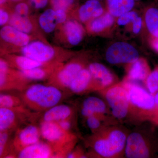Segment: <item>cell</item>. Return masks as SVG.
Masks as SVG:
<instances>
[{
    "label": "cell",
    "mask_w": 158,
    "mask_h": 158,
    "mask_svg": "<svg viewBox=\"0 0 158 158\" xmlns=\"http://www.w3.org/2000/svg\"><path fill=\"white\" fill-rule=\"evenodd\" d=\"M62 97L61 91L53 86L36 84L29 87L23 99L30 107L37 110L49 109L57 105Z\"/></svg>",
    "instance_id": "6da1fadb"
},
{
    "label": "cell",
    "mask_w": 158,
    "mask_h": 158,
    "mask_svg": "<svg viewBox=\"0 0 158 158\" xmlns=\"http://www.w3.org/2000/svg\"><path fill=\"white\" fill-rule=\"evenodd\" d=\"M127 137L121 130L114 128L108 130L95 141L94 148L98 154L103 157L118 156L125 148Z\"/></svg>",
    "instance_id": "7a4b0ae2"
},
{
    "label": "cell",
    "mask_w": 158,
    "mask_h": 158,
    "mask_svg": "<svg viewBox=\"0 0 158 158\" xmlns=\"http://www.w3.org/2000/svg\"><path fill=\"white\" fill-rule=\"evenodd\" d=\"M106 98L113 116L118 118L126 116L130 102L128 92L125 87L117 86L110 88L106 93Z\"/></svg>",
    "instance_id": "3957f363"
},
{
    "label": "cell",
    "mask_w": 158,
    "mask_h": 158,
    "mask_svg": "<svg viewBox=\"0 0 158 158\" xmlns=\"http://www.w3.org/2000/svg\"><path fill=\"white\" fill-rule=\"evenodd\" d=\"M139 58L138 51L127 43H116L107 51L106 58L109 63L116 64L122 63H132Z\"/></svg>",
    "instance_id": "277c9868"
},
{
    "label": "cell",
    "mask_w": 158,
    "mask_h": 158,
    "mask_svg": "<svg viewBox=\"0 0 158 158\" xmlns=\"http://www.w3.org/2000/svg\"><path fill=\"white\" fill-rule=\"evenodd\" d=\"M125 153L127 158L148 157L149 148L143 135L138 132L130 134L127 139Z\"/></svg>",
    "instance_id": "5b68a950"
},
{
    "label": "cell",
    "mask_w": 158,
    "mask_h": 158,
    "mask_svg": "<svg viewBox=\"0 0 158 158\" xmlns=\"http://www.w3.org/2000/svg\"><path fill=\"white\" fill-rule=\"evenodd\" d=\"M128 92L130 103L141 110H151L156 106L155 98L138 85L128 84L125 86Z\"/></svg>",
    "instance_id": "8992f818"
},
{
    "label": "cell",
    "mask_w": 158,
    "mask_h": 158,
    "mask_svg": "<svg viewBox=\"0 0 158 158\" xmlns=\"http://www.w3.org/2000/svg\"><path fill=\"white\" fill-rule=\"evenodd\" d=\"M22 52L24 56L41 63L50 60L55 55L52 48L40 41L28 44L23 47Z\"/></svg>",
    "instance_id": "52a82bcc"
},
{
    "label": "cell",
    "mask_w": 158,
    "mask_h": 158,
    "mask_svg": "<svg viewBox=\"0 0 158 158\" xmlns=\"http://www.w3.org/2000/svg\"><path fill=\"white\" fill-rule=\"evenodd\" d=\"M0 35L4 41L17 46H25L30 40L27 34L10 25L3 27L0 31Z\"/></svg>",
    "instance_id": "ba28073f"
},
{
    "label": "cell",
    "mask_w": 158,
    "mask_h": 158,
    "mask_svg": "<svg viewBox=\"0 0 158 158\" xmlns=\"http://www.w3.org/2000/svg\"><path fill=\"white\" fill-rule=\"evenodd\" d=\"M40 131L44 139L53 143L62 141L66 135V131L56 122L44 121L40 125Z\"/></svg>",
    "instance_id": "9c48e42d"
},
{
    "label": "cell",
    "mask_w": 158,
    "mask_h": 158,
    "mask_svg": "<svg viewBox=\"0 0 158 158\" xmlns=\"http://www.w3.org/2000/svg\"><path fill=\"white\" fill-rule=\"evenodd\" d=\"M52 154L51 148L45 143L37 142L23 148L18 155L20 158H47Z\"/></svg>",
    "instance_id": "30bf717a"
},
{
    "label": "cell",
    "mask_w": 158,
    "mask_h": 158,
    "mask_svg": "<svg viewBox=\"0 0 158 158\" xmlns=\"http://www.w3.org/2000/svg\"><path fill=\"white\" fill-rule=\"evenodd\" d=\"M40 135L39 130L36 127L29 126L19 132L15 143L18 147L23 149L39 142Z\"/></svg>",
    "instance_id": "8fae6325"
},
{
    "label": "cell",
    "mask_w": 158,
    "mask_h": 158,
    "mask_svg": "<svg viewBox=\"0 0 158 158\" xmlns=\"http://www.w3.org/2000/svg\"><path fill=\"white\" fill-rule=\"evenodd\" d=\"M103 13L101 3L98 0H88L80 8L79 18L82 22H85L91 18L99 17Z\"/></svg>",
    "instance_id": "7c38bea8"
},
{
    "label": "cell",
    "mask_w": 158,
    "mask_h": 158,
    "mask_svg": "<svg viewBox=\"0 0 158 158\" xmlns=\"http://www.w3.org/2000/svg\"><path fill=\"white\" fill-rule=\"evenodd\" d=\"M82 69L81 66L78 63L68 64L58 73L59 83L63 87L69 88L72 82Z\"/></svg>",
    "instance_id": "4fadbf2b"
},
{
    "label": "cell",
    "mask_w": 158,
    "mask_h": 158,
    "mask_svg": "<svg viewBox=\"0 0 158 158\" xmlns=\"http://www.w3.org/2000/svg\"><path fill=\"white\" fill-rule=\"evenodd\" d=\"M65 35L71 45H77L81 41L83 37V29L81 25L75 20H69L64 26Z\"/></svg>",
    "instance_id": "5bb4252c"
},
{
    "label": "cell",
    "mask_w": 158,
    "mask_h": 158,
    "mask_svg": "<svg viewBox=\"0 0 158 158\" xmlns=\"http://www.w3.org/2000/svg\"><path fill=\"white\" fill-rule=\"evenodd\" d=\"M89 70L92 76L99 81L104 87L109 86L113 83V78L112 74L104 65L100 63H91L89 65Z\"/></svg>",
    "instance_id": "9a60e30c"
},
{
    "label": "cell",
    "mask_w": 158,
    "mask_h": 158,
    "mask_svg": "<svg viewBox=\"0 0 158 158\" xmlns=\"http://www.w3.org/2000/svg\"><path fill=\"white\" fill-rule=\"evenodd\" d=\"M71 113V110L68 106L65 105H56L45 112L44 115V120L57 122L67 119Z\"/></svg>",
    "instance_id": "2e32d148"
},
{
    "label": "cell",
    "mask_w": 158,
    "mask_h": 158,
    "mask_svg": "<svg viewBox=\"0 0 158 158\" xmlns=\"http://www.w3.org/2000/svg\"><path fill=\"white\" fill-rule=\"evenodd\" d=\"M135 0H107L109 11L113 16L118 17L131 10Z\"/></svg>",
    "instance_id": "e0dca14e"
},
{
    "label": "cell",
    "mask_w": 158,
    "mask_h": 158,
    "mask_svg": "<svg viewBox=\"0 0 158 158\" xmlns=\"http://www.w3.org/2000/svg\"><path fill=\"white\" fill-rule=\"evenodd\" d=\"M91 77L92 75L89 70L82 69L72 82L69 88L74 93H81L87 89L90 84Z\"/></svg>",
    "instance_id": "ac0fdd59"
},
{
    "label": "cell",
    "mask_w": 158,
    "mask_h": 158,
    "mask_svg": "<svg viewBox=\"0 0 158 158\" xmlns=\"http://www.w3.org/2000/svg\"><path fill=\"white\" fill-rule=\"evenodd\" d=\"M39 23L41 28L46 33L52 32L58 24L56 10L52 9L45 10L40 16Z\"/></svg>",
    "instance_id": "d6986e66"
},
{
    "label": "cell",
    "mask_w": 158,
    "mask_h": 158,
    "mask_svg": "<svg viewBox=\"0 0 158 158\" xmlns=\"http://www.w3.org/2000/svg\"><path fill=\"white\" fill-rule=\"evenodd\" d=\"M145 20L147 28L151 34L158 39V9L150 7L145 12Z\"/></svg>",
    "instance_id": "ffe728a7"
},
{
    "label": "cell",
    "mask_w": 158,
    "mask_h": 158,
    "mask_svg": "<svg viewBox=\"0 0 158 158\" xmlns=\"http://www.w3.org/2000/svg\"><path fill=\"white\" fill-rule=\"evenodd\" d=\"M148 69L143 60H137L133 63L129 73V78L134 81H142L147 77Z\"/></svg>",
    "instance_id": "44dd1931"
},
{
    "label": "cell",
    "mask_w": 158,
    "mask_h": 158,
    "mask_svg": "<svg viewBox=\"0 0 158 158\" xmlns=\"http://www.w3.org/2000/svg\"><path fill=\"white\" fill-rule=\"evenodd\" d=\"M9 24L19 31L28 34L32 31L33 27L27 16H22L15 13L9 21Z\"/></svg>",
    "instance_id": "7402d4cb"
},
{
    "label": "cell",
    "mask_w": 158,
    "mask_h": 158,
    "mask_svg": "<svg viewBox=\"0 0 158 158\" xmlns=\"http://www.w3.org/2000/svg\"><path fill=\"white\" fill-rule=\"evenodd\" d=\"M16 116L12 109L0 108V131H6L14 124Z\"/></svg>",
    "instance_id": "603a6c76"
},
{
    "label": "cell",
    "mask_w": 158,
    "mask_h": 158,
    "mask_svg": "<svg viewBox=\"0 0 158 158\" xmlns=\"http://www.w3.org/2000/svg\"><path fill=\"white\" fill-rule=\"evenodd\" d=\"M113 22V15L110 13H107L94 20L90 23V29L94 32L98 33L112 25Z\"/></svg>",
    "instance_id": "cb8c5ba5"
},
{
    "label": "cell",
    "mask_w": 158,
    "mask_h": 158,
    "mask_svg": "<svg viewBox=\"0 0 158 158\" xmlns=\"http://www.w3.org/2000/svg\"><path fill=\"white\" fill-rule=\"evenodd\" d=\"M83 107L87 108L95 114L105 113L106 110V106L101 99L95 97H89L83 102Z\"/></svg>",
    "instance_id": "d4e9b609"
},
{
    "label": "cell",
    "mask_w": 158,
    "mask_h": 158,
    "mask_svg": "<svg viewBox=\"0 0 158 158\" xmlns=\"http://www.w3.org/2000/svg\"><path fill=\"white\" fill-rule=\"evenodd\" d=\"M15 62L21 70H27L36 67H40L42 63L26 56H19L16 58Z\"/></svg>",
    "instance_id": "484cf974"
},
{
    "label": "cell",
    "mask_w": 158,
    "mask_h": 158,
    "mask_svg": "<svg viewBox=\"0 0 158 158\" xmlns=\"http://www.w3.org/2000/svg\"><path fill=\"white\" fill-rule=\"evenodd\" d=\"M40 67H36L27 70H21V73L23 76L27 78L34 80H41L45 77V72L44 70Z\"/></svg>",
    "instance_id": "4316f807"
},
{
    "label": "cell",
    "mask_w": 158,
    "mask_h": 158,
    "mask_svg": "<svg viewBox=\"0 0 158 158\" xmlns=\"http://www.w3.org/2000/svg\"><path fill=\"white\" fill-rule=\"evenodd\" d=\"M19 104V100L15 97L6 94H1L0 95L1 107L11 109V108L16 107Z\"/></svg>",
    "instance_id": "83f0119b"
},
{
    "label": "cell",
    "mask_w": 158,
    "mask_h": 158,
    "mask_svg": "<svg viewBox=\"0 0 158 158\" xmlns=\"http://www.w3.org/2000/svg\"><path fill=\"white\" fill-rule=\"evenodd\" d=\"M146 86L151 94L158 91V69L153 71L147 77Z\"/></svg>",
    "instance_id": "f1b7e54d"
},
{
    "label": "cell",
    "mask_w": 158,
    "mask_h": 158,
    "mask_svg": "<svg viewBox=\"0 0 158 158\" xmlns=\"http://www.w3.org/2000/svg\"><path fill=\"white\" fill-rule=\"evenodd\" d=\"M75 0H51V4L54 10L66 11L73 4Z\"/></svg>",
    "instance_id": "f546056e"
},
{
    "label": "cell",
    "mask_w": 158,
    "mask_h": 158,
    "mask_svg": "<svg viewBox=\"0 0 158 158\" xmlns=\"http://www.w3.org/2000/svg\"><path fill=\"white\" fill-rule=\"evenodd\" d=\"M138 17L136 12L128 11L119 16L117 23L119 25H125L130 22H134Z\"/></svg>",
    "instance_id": "4dcf8cb0"
},
{
    "label": "cell",
    "mask_w": 158,
    "mask_h": 158,
    "mask_svg": "<svg viewBox=\"0 0 158 158\" xmlns=\"http://www.w3.org/2000/svg\"><path fill=\"white\" fill-rule=\"evenodd\" d=\"M8 66L7 63L5 61L1 59L0 61V86L2 90L5 86L7 78Z\"/></svg>",
    "instance_id": "1f68e13d"
},
{
    "label": "cell",
    "mask_w": 158,
    "mask_h": 158,
    "mask_svg": "<svg viewBox=\"0 0 158 158\" xmlns=\"http://www.w3.org/2000/svg\"><path fill=\"white\" fill-rule=\"evenodd\" d=\"M29 7L28 5L25 2H19L16 4L15 8V13L22 15L27 16L29 13Z\"/></svg>",
    "instance_id": "d6a6232c"
},
{
    "label": "cell",
    "mask_w": 158,
    "mask_h": 158,
    "mask_svg": "<svg viewBox=\"0 0 158 158\" xmlns=\"http://www.w3.org/2000/svg\"><path fill=\"white\" fill-rule=\"evenodd\" d=\"M87 123L88 127L92 130H96L101 125L100 121L95 116L88 117Z\"/></svg>",
    "instance_id": "836d02e7"
},
{
    "label": "cell",
    "mask_w": 158,
    "mask_h": 158,
    "mask_svg": "<svg viewBox=\"0 0 158 158\" xmlns=\"http://www.w3.org/2000/svg\"><path fill=\"white\" fill-rule=\"evenodd\" d=\"M8 135L6 131L1 132L0 136V156H2L4 152V149L7 140H8Z\"/></svg>",
    "instance_id": "e575fe53"
},
{
    "label": "cell",
    "mask_w": 158,
    "mask_h": 158,
    "mask_svg": "<svg viewBox=\"0 0 158 158\" xmlns=\"http://www.w3.org/2000/svg\"><path fill=\"white\" fill-rule=\"evenodd\" d=\"M31 4L34 8L37 9H41L44 8L47 5L49 0H30Z\"/></svg>",
    "instance_id": "d590c367"
},
{
    "label": "cell",
    "mask_w": 158,
    "mask_h": 158,
    "mask_svg": "<svg viewBox=\"0 0 158 158\" xmlns=\"http://www.w3.org/2000/svg\"><path fill=\"white\" fill-rule=\"evenodd\" d=\"M58 24L64 22L66 19L65 11L62 9L56 10Z\"/></svg>",
    "instance_id": "8d00e7d4"
},
{
    "label": "cell",
    "mask_w": 158,
    "mask_h": 158,
    "mask_svg": "<svg viewBox=\"0 0 158 158\" xmlns=\"http://www.w3.org/2000/svg\"><path fill=\"white\" fill-rule=\"evenodd\" d=\"M142 26V19L141 17H138L133 22V32L135 34H138L141 30Z\"/></svg>",
    "instance_id": "74e56055"
},
{
    "label": "cell",
    "mask_w": 158,
    "mask_h": 158,
    "mask_svg": "<svg viewBox=\"0 0 158 158\" xmlns=\"http://www.w3.org/2000/svg\"><path fill=\"white\" fill-rule=\"evenodd\" d=\"M9 15L8 13L3 9L0 10V25H5L9 21Z\"/></svg>",
    "instance_id": "f35d334b"
},
{
    "label": "cell",
    "mask_w": 158,
    "mask_h": 158,
    "mask_svg": "<svg viewBox=\"0 0 158 158\" xmlns=\"http://www.w3.org/2000/svg\"><path fill=\"white\" fill-rule=\"evenodd\" d=\"M57 123L59 125L60 127L65 131L67 132L70 129L71 124L70 122L67 120V119L60 120L57 122Z\"/></svg>",
    "instance_id": "ab89813d"
},
{
    "label": "cell",
    "mask_w": 158,
    "mask_h": 158,
    "mask_svg": "<svg viewBox=\"0 0 158 158\" xmlns=\"http://www.w3.org/2000/svg\"><path fill=\"white\" fill-rule=\"evenodd\" d=\"M81 114L83 116L87 117V118L90 116H95L96 114L91 110L87 109V108L83 107L82 108L81 111Z\"/></svg>",
    "instance_id": "60d3db41"
},
{
    "label": "cell",
    "mask_w": 158,
    "mask_h": 158,
    "mask_svg": "<svg viewBox=\"0 0 158 158\" xmlns=\"http://www.w3.org/2000/svg\"><path fill=\"white\" fill-rule=\"evenodd\" d=\"M152 44L154 48L158 52V39H154L153 40Z\"/></svg>",
    "instance_id": "b9f144b4"
},
{
    "label": "cell",
    "mask_w": 158,
    "mask_h": 158,
    "mask_svg": "<svg viewBox=\"0 0 158 158\" xmlns=\"http://www.w3.org/2000/svg\"><path fill=\"white\" fill-rule=\"evenodd\" d=\"M155 100L156 106L158 109V92L155 97Z\"/></svg>",
    "instance_id": "7bdbcfd3"
},
{
    "label": "cell",
    "mask_w": 158,
    "mask_h": 158,
    "mask_svg": "<svg viewBox=\"0 0 158 158\" xmlns=\"http://www.w3.org/2000/svg\"><path fill=\"white\" fill-rule=\"evenodd\" d=\"M6 0H0V4L1 5H2L4 3H6Z\"/></svg>",
    "instance_id": "ee69618b"
},
{
    "label": "cell",
    "mask_w": 158,
    "mask_h": 158,
    "mask_svg": "<svg viewBox=\"0 0 158 158\" xmlns=\"http://www.w3.org/2000/svg\"><path fill=\"white\" fill-rule=\"evenodd\" d=\"M12 1H19V0H12Z\"/></svg>",
    "instance_id": "f6af8a7d"
},
{
    "label": "cell",
    "mask_w": 158,
    "mask_h": 158,
    "mask_svg": "<svg viewBox=\"0 0 158 158\" xmlns=\"http://www.w3.org/2000/svg\"><path fill=\"white\" fill-rule=\"evenodd\" d=\"M135 1H139V0H135Z\"/></svg>",
    "instance_id": "bcb514c9"
},
{
    "label": "cell",
    "mask_w": 158,
    "mask_h": 158,
    "mask_svg": "<svg viewBox=\"0 0 158 158\" xmlns=\"http://www.w3.org/2000/svg\"><path fill=\"white\" fill-rule=\"evenodd\" d=\"M98 1H102V0H98Z\"/></svg>",
    "instance_id": "7dc6e473"
}]
</instances>
